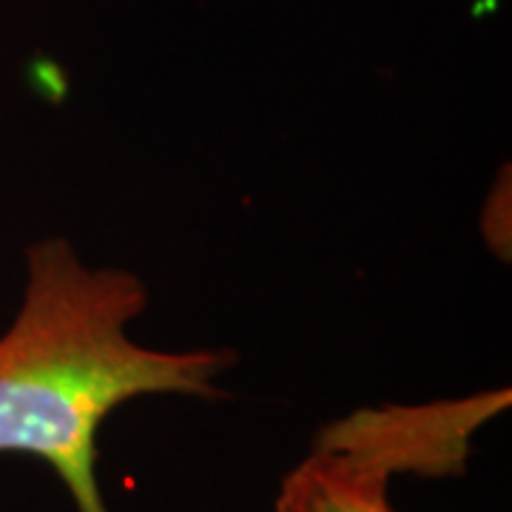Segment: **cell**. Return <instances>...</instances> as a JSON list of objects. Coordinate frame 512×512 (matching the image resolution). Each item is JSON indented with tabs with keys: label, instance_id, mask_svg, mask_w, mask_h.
<instances>
[{
	"label": "cell",
	"instance_id": "cell-1",
	"mask_svg": "<svg viewBox=\"0 0 512 512\" xmlns=\"http://www.w3.org/2000/svg\"><path fill=\"white\" fill-rule=\"evenodd\" d=\"M148 308L128 268L89 265L72 239L26 248L18 313L0 333V453L46 461L77 512H109L97 478L103 421L140 396L225 399L234 350H160L131 339Z\"/></svg>",
	"mask_w": 512,
	"mask_h": 512
},
{
	"label": "cell",
	"instance_id": "cell-2",
	"mask_svg": "<svg viewBox=\"0 0 512 512\" xmlns=\"http://www.w3.org/2000/svg\"><path fill=\"white\" fill-rule=\"evenodd\" d=\"M507 407L510 390L433 404L362 407L325 424L313 444L370 464L390 481L396 476H461L473 436Z\"/></svg>",
	"mask_w": 512,
	"mask_h": 512
},
{
	"label": "cell",
	"instance_id": "cell-3",
	"mask_svg": "<svg viewBox=\"0 0 512 512\" xmlns=\"http://www.w3.org/2000/svg\"><path fill=\"white\" fill-rule=\"evenodd\" d=\"M390 478L356 458L313 444L311 453L282 478L276 512H396Z\"/></svg>",
	"mask_w": 512,
	"mask_h": 512
}]
</instances>
